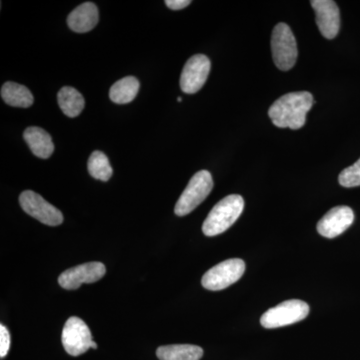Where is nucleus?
Here are the masks:
<instances>
[{
    "label": "nucleus",
    "instance_id": "nucleus-8",
    "mask_svg": "<svg viewBox=\"0 0 360 360\" xmlns=\"http://www.w3.org/2000/svg\"><path fill=\"white\" fill-rule=\"evenodd\" d=\"M61 340L65 352L72 356L85 354L94 341L89 326L77 316L70 317L65 322Z\"/></svg>",
    "mask_w": 360,
    "mask_h": 360
},
{
    "label": "nucleus",
    "instance_id": "nucleus-22",
    "mask_svg": "<svg viewBox=\"0 0 360 360\" xmlns=\"http://www.w3.org/2000/svg\"><path fill=\"white\" fill-rule=\"evenodd\" d=\"M191 4V0H167L165 1L168 8L172 9V11H180V9L186 8Z\"/></svg>",
    "mask_w": 360,
    "mask_h": 360
},
{
    "label": "nucleus",
    "instance_id": "nucleus-16",
    "mask_svg": "<svg viewBox=\"0 0 360 360\" xmlns=\"http://www.w3.org/2000/svg\"><path fill=\"white\" fill-rule=\"evenodd\" d=\"M1 97L4 103L13 108H27L34 101L32 92L27 87L11 82L2 85Z\"/></svg>",
    "mask_w": 360,
    "mask_h": 360
},
{
    "label": "nucleus",
    "instance_id": "nucleus-17",
    "mask_svg": "<svg viewBox=\"0 0 360 360\" xmlns=\"http://www.w3.org/2000/svg\"><path fill=\"white\" fill-rule=\"evenodd\" d=\"M58 105L68 117H77L85 106L84 96L79 91L70 86L63 87L58 94Z\"/></svg>",
    "mask_w": 360,
    "mask_h": 360
},
{
    "label": "nucleus",
    "instance_id": "nucleus-15",
    "mask_svg": "<svg viewBox=\"0 0 360 360\" xmlns=\"http://www.w3.org/2000/svg\"><path fill=\"white\" fill-rule=\"evenodd\" d=\"M156 355L160 360H200L202 357L203 349L198 345H165L158 348Z\"/></svg>",
    "mask_w": 360,
    "mask_h": 360
},
{
    "label": "nucleus",
    "instance_id": "nucleus-12",
    "mask_svg": "<svg viewBox=\"0 0 360 360\" xmlns=\"http://www.w3.org/2000/svg\"><path fill=\"white\" fill-rule=\"evenodd\" d=\"M316 15V25L323 37L333 39L340 32V13L335 1L312 0L310 1Z\"/></svg>",
    "mask_w": 360,
    "mask_h": 360
},
{
    "label": "nucleus",
    "instance_id": "nucleus-18",
    "mask_svg": "<svg viewBox=\"0 0 360 360\" xmlns=\"http://www.w3.org/2000/svg\"><path fill=\"white\" fill-rule=\"evenodd\" d=\"M139 79L134 77H127L118 80L111 86L110 97L113 103L127 104L131 103L139 91Z\"/></svg>",
    "mask_w": 360,
    "mask_h": 360
},
{
    "label": "nucleus",
    "instance_id": "nucleus-1",
    "mask_svg": "<svg viewBox=\"0 0 360 360\" xmlns=\"http://www.w3.org/2000/svg\"><path fill=\"white\" fill-rule=\"evenodd\" d=\"M314 103V96L309 92H290L270 106L269 115L279 129H300L305 124L307 112Z\"/></svg>",
    "mask_w": 360,
    "mask_h": 360
},
{
    "label": "nucleus",
    "instance_id": "nucleus-21",
    "mask_svg": "<svg viewBox=\"0 0 360 360\" xmlns=\"http://www.w3.org/2000/svg\"><path fill=\"white\" fill-rule=\"evenodd\" d=\"M11 348V335L4 324L0 326V357L4 359L8 354Z\"/></svg>",
    "mask_w": 360,
    "mask_h": 360
},
{
    "label": "nucleus",
    "instance_id": "nucleus-5",
    "mask_svg": "<svg viewBox=\"0 0 360 360\" xmlns=\"http://www.w3.org/2000/svg\"><path fill=\"white\" fill-rule=\"evenodd\" d=\"M309 314V307L302 300H291L281 302L264 312L260 323L264 328H278L303 321Z\"/></svg>",
    "mask_w": 360,
    "mask_h": 360
},
{
    "label": "nucleus",
    "instance_id": "nucleus-23",
    "mask_svg": "<svg viewBox=\"0 0 360 360\" xmlns=\"http://www.w3.org/2000/svg\"><path fill=\"white\" fill-rule=\"evenodd\" d=\"M90 348H94V349H96L97 345L96 342H94V341H92L91 345H90Z\"/></svg>",
    "mask_w": 360,
    "mask_h": 360
},
{
    "label": "nucleus",
    "instance_id": "nucleus-4",
    "mask_svg": "<svg viewBox=\"0 0 360 360\" xmlns=\"http://www.w3.org/2000/svg\"><path fill=\"white\" fill-rule=\"evenodd\" d=\"M272 58L281 70L288 71L295 66L297 59V45L290 26L278 23L271 37Z\"/></svg>",
    "mask_w": 360,
    "mask_h": 360
},
{
    "label": "nucleus",
    "instance_id": "nucleus-24",
    "mask_svg": "<svg viewBox=\"0 0 360 360\" xmlns=\"http://www.w3.org/2000/svg\"><path fill=\"white\" fill-rule=\"evenodd\" d=\"M177 101H179V103H181V101H182L181 97H179V98H177Z\"/></svg>",
    "mask_w": 360,
    "mask_h": 360
},
{
    "label": "nucleus",
    "instance_id": "nucleus-13",
    "mask_svg": "<svg viewBox=\"0 0 360 360\" xmlns=\"http://www.w3.org/2000/svg\"><path fill=\"white\" fill-rule=\"evenodd\" d=\"M98 8L92 2H84L71 11L68 18V25L72 32H89L98 22Z\"/></svg>",
    "mask_w": 360,
    "mask_h": 360
},
{
    "label": "nucleus",
    "instance_id": "nucleus-2",
    "mask_svg": "<svg viewBox=\"0 0 360 360\" xmlns=\"http://www.w3.org/2000/svg\"><path fill=\"white\" fill-rule=\"evenodd\" d=\"M245 208L243 196L231 194L219 201L207 215L202 225V231L206 236H217L224 233L231 226Z\"/></svg>",
    "mask_w": 360,
    "mask_h": 360
},
{
    "label": "nucleus",
    "instance_id": "nucleus-11",
    "mask_svg": "<svg viewBox=\"0 0 360 360\" xmlns=\"http://www.w3.org/2000/svg\"><path fill=\"white\" fill-rule=\"evenodd\" d=\"M354 213L348 206L333 207L317 224V231L326 238H335L354 224Z\"/></svg>",
    "mask_w": 360,
    "mask_h": 360
},
{
    "label": "nucleus",
    "instance_id": "nucleus-6",
    "mask_svg": "<svg viewBox=\"0 0 360 360\" xmlns=\"http://www.w3.org/2000/svg\"><path fill=\"white\" fill-rule=\"evenodd\" d=\"M245 271V264L243 259L232 258L215 265L203 276V288L208 290H222L236 283Z\"/></svg>",
    "mask_w": 360,
    "mask_h": 360
},
{
    "label": "nucleus",
    "instance_id": "nucleus-14",
    "mask_svg": "<svg viewBox=\"0 0 360 360\" xmlns=\"http://www.w3.org/2000/svg\"><path fill=\"white\" fill-rule=\"evenodd\" d=\"M23 139L37 158L46 160L53 153L54 144L51 135L40 127H28L23 132Z\"/></svg>",
    "mask_w": 360,
    "mask_h": 360
},
{
    "label": "nucleus",
    "instance_id": "nucleus-3",
    "mask_svg": "<svg viewBox=\"0 0 360 360\" xmlns=\"http://www.w3.org/2000/svg\"><path fill=\"white\" fill-rule=\"evenodd\" d=\"M212 188L213 180L210 172L207 170L196 172L177 200L174 207L175 214L184 217L193 212L210 195Z\"/></svg>",
    "mask_w": 360,
    "mask_h": 360
},
{
    "label": "nucleus",
    "instance_id": "nucleus-9",
    "mask_svg": "<svg viewBox=\"0 0 360 360\" xmlns=\"http://www.w3.org/2000/svg\"><path fill=\"white\" fill-rule=\"evenodd\" d=\"M210 58L205 54H196L186 61L180 75V89L184 94H193L200 91L210 75Z\"/></svg>",
    "mask_w": 360,
    "mask_h": 360
},
{
    "label": "nucleus",
    "instance_id": "nucleus-20",
    "mask_svg": "<svg viewBox=\"0 0 360 360\" xmlns=\"http://www.w3.org/2000/svg\"><path fill=\"white\" fill-rule=\"evenodd\" d=\"M338 181L341 186L347 188L360 186V158L352 167L345 168L340 172Z\"/></svg>",
    "mask_w": 360,
    "mask_h": 360
},
{
    "label": "nucleus",
    "instance_id": "nucleus-10",
    "mask_svg": "<svg viewBox=\"0 0 360 360\" xmlns=\"http://www.w3.org/2000/svg\"><path fill=\"white\" fill-rule=\"evenodd\" d=\"M106 272L105 265L101 262H89L66 269L58 277V283L65 290H77L84 283H94L103 278Z\"/></svg>",
    "mask_w": 360,
    "mask_h": 360
},
{
    "label": "nucleus",
    "instance_id": "nucleus-7",
    "mask_svg": "<svg viewBox=\"0 0 360 360\" xmlns=\"http://www.w3.org/2000/svg\"><path fill=\"white\" fill-rule=\"evenodd\" d=\"M20 203L28 215L34 217L41 224L58 226L63 222V215L56 206L47 202L42 196L32 191H25L20 194Z\"/></svg>",
    "mask_w": 360,
    "mask_h": 360
},
{
    "label": "nucleus",
    "instance_id": "nucleus-19",
    "mask_svg": "<svg viewBox=\"0 0 360 360\" xmlns=\"http://www.w3.org/2000/svg\"><path fill=\"white\" fill-rule=\"evenodd\" d=\"M89 174L94 179L108 181L112 176L113 170L108 156L103 151L96 150L90 155L87 163Z\"/></svg>",
    "mask_w": 360,
    "mask_h": 360
}]
</instances>
